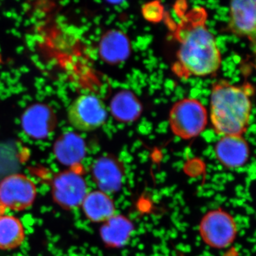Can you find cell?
I'll list each match as a JSON object with an SVG mask.
<instances>
[{
	"mask_svg": "<svg viewBox=\"0 0 256 256\" xmlns=\"http://www.w3.org/2000/svg\"><path fill=\"white\" fill-rule=\"evenodd\" d=\"M207 13L195 8L184 14L175 30L178 42L173 70L178 76H206L220 68L222 55L215 37L206 26Z\"/></svg>",
	"mask_w": 256,
	"mask_h": 256,
	"instance_id": "1",
	"label": "cell"
},
{
	"mask_svg": "<svg viewBox=\"0 0 256 256\" xmlns=\"http://www.w3.org/2000/svg\"><path fill=\"white\" fill-rule=\"evenodd\" d=\"M252 86H234L226 80L215 82L210 100V120L217 134L242 136L252 116Z\"/></svg>",
	"mask_w": 256,
	"mask_h": 256,
	"instance_id": "2",
	"label": "cell"
},
{
	"mask_svg": "<svg viewBox=\"0 0 256 256\" xmlns=\"http://www.w3.org/2000/svg\"><path fill=\"white\" fill-rule=\"evenodd\" d=\"M206 124V108L196 99L178 101L170 111V128L175 136L182 139L196 137L203 132Z\"/></svg>",
	"mask_w": 256,
	"mask_h": 256,
	"instance_id": "3",
	"label": "cell"
},
{
	"mask_svg": "<svg viewBox=\"0 0 256 256\" xmlns=\"http://www.w3.org/2000/svg\"><path fill=\"white\" fill-rule=\"evenodd\" d=\"M198 232L202 240L208 246L223 249L233 244L238 234V226L228 212L222 208H216L202 217Z\"/></svg>",
	"mask_w": 256,
	"mask_h": 256,
	"instance_id": "4",
	"label": "cell"
},
{
	"mask_svg": "<svg viewBox=\"0 0 256 256\" xmlns=\"http://www.w3.org/2000/svg\"><path fill=\"white\" fill-rule=\"evenodd\" d=\"M80 165L58 173L52 182V194L57 204L65 210L82 205L88 194L86 181Z\"/></svg>",
	"mask_w": 256,
	"mask_h": 256,
	"instance_id": "5",
	"label": "cell"
},
{
	"mask_svg": "<svg viewBox=\"0 0 256 256\" xmlns=\"http://www.w3.org/2000/svg\"><path fill=\"white\" fill-rule=\"evenodd\" d=\"M105 104L92 94L78 96L69 106L68 120L72 127L82 132L95 130L107 119Z\"/></svg>",
	"mask_w": 256,
	"mask_h": 256,
	"instance_id": "6",
	"label": "cell"
},
{
	"mask_svg": "<svg viewBox=\"0 0 256 256\" xmlns=\"http://www.w3.org/2000/svg\"><path fill=\"white\" fill-rule=\"evenodd\" d=\"M36 196L34 183L25 175H10L0 182V204L6 208L26 210L33 204Z\"/></svg>",
	"mask_w": 256,
	"mask_h": 256,
	"instance_id": "7",
	"label": "cell"
},
{
	"mask_svg": "<svg viewBox=\"0 0 256 256\" xmlns=\"http://www.w3.org/2000/svg\"><path fill=\"white\" fill-rule=\"evenodd\" d=\"M57 118L53 109L46 104H34L24 112L22 127L28 137L45 139L54 131Z\"/></svg>",
	"mask_w": 256,
	"mask_h": 256,
	"instance_id": "8",
	"label": "cell"
},
{
	"mask_svg": "<svg viewBox=\"0 0 256 256\" xmlns=\"http://www.w3.org/2000/svg\"><path fill=\"white\" fill-rule=\"evenodd\" d=\"M92 174L99 190L105 193H116L122 188L124 166L114 156H102L96 160L92 165Z\"/></svg>",
	"mask_w": 256,
	"mask_h": 256,
	"instance_id": "9",
	"label": "cell"
},
{
	"mask_svg": "<svg viewBox=\"0 0 256 256\" xmlns=\"http://www.w3.org/2000/svg\"><path fill=\"white\" fill-rule=\"evenodd\" d=\"M256 4L254 0H236L230 4L229 30L234 34L246 37L252 42L256 38Z\"/></svg>",
	"mask_w": 256,
	"mask_h": 256,
	"instance_id": "10",
	"label": "cell"
},
{
	"mask_svg": "<svg viewBox=\"0 0 256 256\" xmlns=\"http://www.w3.org/2000/svg\"><path fill=\"white\" fill-rule=\"evenodd\" d=\"M215 154L224 166L228 169H236L246 164L250 149L242 136H223L216 144Z\"/></svg>",
	"mask_w": 256,
	"mask_h": 256,
	"instance_id": "11",
	"label": "cell"
},
{
	"mask_svg": "<svg viewBox=\"0 0 256 256\" xmlns=\"http://www.w3.org/2000/svg\"><path fill=\"white\" fill-rule=\"evenodd\" d=\"M56 159L69 168L78 166L86 154L85 140L75 132H65L55 141L53 148Z\"/></svg>",
	"mask_w": 256,
	"mask_h": 256,
	"instance_id": "12",
	"label": "cell"
},
{
	"mask_svg": "<svg viewBox=\"0 0 256 256\" xmlns=\"http://www.w3.org/2000/svg\"><path fill=\"white\" fill-rule=\"evenodd\" d=\"M134 228L132 222L128 217L114 214L102 224L101 239L108 247L120 248L129 242Z\"/></svg>",
	"mask_w": 256,
	"mask_h": 256,
	"instance_id": "13",
	"label": "cell"
},
{
	"mask_svg": "<svg viewBox=\"0 0 256 256\" xmlns=\"http://www.w3.org/2000/svg\"><path fill=\"white\" fill-rule=\"evenodd\" d=\"M101 58L108 64L120 63L130 54V43L127 36L118 30H110L101 38L99 44Z\"/></svg>",
	"mask_w": 256,
	"mask_h": 256,
	"instance_id": "14",
	"label": "cell"
},
{
	"mask_svg": "<svg viewBox=\"0 0 256 256\" xmlns=\"http://www.w3.org/2000/svg\"><path fill=\"white\" fill-rule=\"evenodd\" d=\"M82 206L87 218L95 223H104L114 215L116 212L112 198L100 190L88 193Z\"/></svg>",
	"mask_w": 256,
	"mask_h": 256,
	"instance_id": "15",
	"label": "cell"
},
{
	"mask_svg": "<svg viewBox=\"0 0 256 256\" xmlns=\"http://www.w3.org/2000/svg\"><path fill=\"white\" fill-rule=\"evenodd\" d=\"M110 110L114 118L120 122L136 120L142 112L140 102L132 92L122 90L118 92L110 102Z\"/></svg>",
	"mask_w": 256,
	"mask_h": 256,
	"instance_id": "16",
	"label": "cell"
},
{
	"mask_svg": "<svg viewBox=\"0 0 256 256\" xmlns=\"http://www.w3.org/2000/svg\"><path fill=\"white\" fill-rule=\"evenodd\" d=\"M24 240V228L20 220L11 215H0V249L11 250Z\"/></svg>",
	"mask_w": 256,
	"mask_h": 256,
	"instance_id": "17",
	"label": "cell"
}]
</instances>
